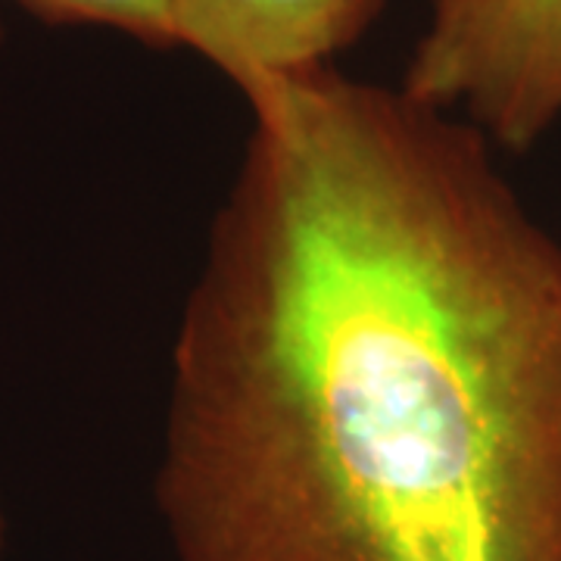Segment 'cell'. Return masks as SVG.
<instances>
[{
    "label": "cell",
    "mask_w": 561,
    "mask_h": 561,
    "mask_svg": "<svg viewBox=\"0 0 561 561\" xmlns=\"http://www.w3.org/2000/svg\"><path fill=\"white\" fill-rule=\"evenodd\" d=\"M0 41H3V25H0Z\"/></svg>",
    "instance_id": "8992f818"
},
{
    "label": "cell",
    "mask_w": 561,
    "mask_h": 561,
    "mask_svg": "<svg viewBox=\"0 0 561 561\" xmlns=\"http://www.w3.org/2000/svg\"><path fill=\"white\" fill-rule=\"evenodd\" d=\"M400 88L500 153L534 150L561 125V0H427Z\"/></svg>",
    "instance_id": "7a4b0ae2"
},
{
    "label": "cell",
    "mask_w": 561,
    "mask_h": 561,
    "mask_svg": "<svg viewBox=\"0 0 561 561\" xmlns=\"http://www.w3.org/2000/svg\"><path fill=\"white\" fill-rule=\"evenodd\" d=\"M387 0H172L175 44L231 81L241 98L334 66Z\"/></svg>",
    "instance_id": "3957f363"
},
{
    "label": "cell",
    "mask_w": 561,
    "mask_h": 561,
    "mask_svg": "<svg viewBox=\"0 0 561 561\" xmlns=\"http://www.w3.org/2000/svg\"><path fill=\"white\" fill-rule=\"evenodd\" d=\"M3 540H7V518H3V508H0V552H3Z\"/></svg>",
    "instance_id": "5b68a950"
},
{
    "label": "cell",
    "mask_w": 561,
    "mask_h": 561,
    "mask_svg": "<svg viewBox=\"0 0 561 561\" xmlns=\"http://www.w3.org/2000/svg\"><path fill=\"white\" fill-rule=\"evenodd\" d=\"M47 25H91L135 38L153 50H175L172 0H13Z\"/></svg>",
    "instance_id": "277c9868"
},
{
    "label": "cell",
    "mask_w": 561,
    "mask_h": 561,
    "mask_svg": "<svg viewBox=\"0 0 561 561\" xmlns=\"http://www.w3.org/2000/svg\"><path fill=\"white\" fill-rule=\"evenodd\" d=\"M250 138L172 343L179 561H561V241L471 122L324 66Z\"/></svg>",
    "instance_id": "6da1fadb"
}]
</instances>
